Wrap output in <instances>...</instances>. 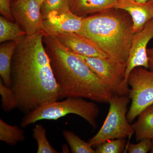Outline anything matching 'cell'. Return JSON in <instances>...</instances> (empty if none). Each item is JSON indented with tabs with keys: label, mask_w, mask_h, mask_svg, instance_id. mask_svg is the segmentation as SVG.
I'll use <instances>...</instances> for the list:
<instances>
[{
	"label": "cell",
	"mask_w": 153,
	"mask_h": 153,
	"mask_svg": "<svg viewBox=\"0 0 153 153\" xmlns=\"http://www.w3.org/2000/svg\"><path fill=\"white\" fill-rule=\"evenodd\" d=\"M44 33L25 36L18 42L11 63V88L17 108L27 113L60 100L59 87L43 43Z\"/></svg>",
	"instance_id": "cell-1"
},
{
	"label": "cell",
	"mask_w": 153,
	"mask_h": 153,
	"mask_svg": "<svg viewBox=\"0 0 153 153\" xmlns=\"http://www.w3.org/2000/svg\"><path fill=\"white\" fill-rule=\"evenodd\" d=\"M43 41L59 85L60 100L79 97L109 102L114 92L75 53L54 36L44 33Z\"/></svg>",
	"instance_id": "cell-2"
},
{
	"label": "cell",
	"mask_w": 153,
	"mask_h": 153,
	"mask_svg": "<svg viewBox=\"0 0 153 153\" xmlns=\"http://www.w3.org/2000/svg\"><path fill=\"white\" fill-rule=\"evenodd\" d=\"M77 33L93 42L108 58L126 62L135 34L129 14L114 8L83 18Z\"/></svg>",
	"instance_id": "cell-3"
},
{
	"label": "cell",
	"mask_w": 153,
	"mask_h": 153,
	"mask_svg": "<svg viewBox=\"0 0 153 153\" xmlns=\"http://www.w3.org/2000/svg\"><path fill=\"white\" fill-rule=\"evenodd\" d=\"M99 111L98 105L94 102L79 97H68L63 101L45 103L27 113L20 124L22 127L25 128L38 121L56 120L67 115L74 114L83 118L95 128L97 127V119Z\"/></svg>",
	"instance_id": "cell-4"
},
{
	"label": "cell",
	"mask_w": 153,
	"mask_h": 153,
	"mask_svg": "<svg viewBox=\"0 0 153 153\" xmlns=\"http://www.w3.org/2000/svg\"><path fill=\"white\" fill-rule=\"evenodd\" d=\"M130 100L128 95L114 94L111 97L104 123L98 132L88 140L93 147L97 148L108 140L131 137L134 130L127 117V105Z\"/></svg>",
	"instance_id": "cell-5"
},
{
	"label": "cell",
	"mask_w": 153,
	"mask_h": 153,
	"mask_svg": "<svg viewBox=\"0 0 153 153\" xmlns=\"http://www.w3.org/2000/svg\"><path fill=\"white\" fill-rule=\"evenodd\" d=\"M128 84L131 87L128 96L131 103L127 117L131 123L153 104V71L142 66L134 68L129 75Z\"/></svg>",
	"instance_id": "cell-6"
},
{
	"label": "cell",
	"mask_w": 153,
	"mask_h": 153,
	"mask_svg": "<svg viewBox=\"0 0 153 153\" xmlns=\"http://www.w3.org/2000/svg\"><path fill=\"white\" fill-rule=\"evenodd\" d=\"M153 38V19L145 25L143 28L134 35L131 47L127 61L125 77L118 95H128L129 88L128 84L129 75L136 67L149 68L147 45Z\"/></svg>",
	"instance_id": "cell-7"
},
{
	"label": "cell",
	"mask_w": 153,
	"mask_h": 153,
	"mask_svg": "<svg viewBox=\"0 0 153 153\" xmlns=\"http://www.w3.org/2000/svg\"><path fill=\"white\" fill-rule=\"evenodd\" d=\"M74 53L111 89L115 94H118L125 77L126 62L113 60L108 57H86Z\"/></svg>",
	"instance_id": "cell-8"
},
{
	"label": "cell",
	"mask_w": 153,
	"mask_h": 153,
	"mask_svg": "<svg viewBox=\"0 0 153 153\" xmlns=\"http://www.w3.org/2000/svg\"><path fill=\"white\" fill-rule=\"evenodd\" d=\"M11 11L14 20L27 36L41 32L43 18L41 7L36 0H12Z\"/></svg>",
	"instance_id": "cell-9"
},
{
	"label": "cell",
	"mask_w": 153,
	"mask_h": 153,
	"mask_svg": "<svg viewBox=\"0 0 153 153\" xmlns=\"http://www.w3.org/2000/svg\"><path fill=\"white\" fill-rule=\"evenodd\" d=\"M83 18L69 11L43 20L41 30L45 34L54 37L63 33H77L82 27Z\"/></svg>",
	"instance_id": "cell-10"
},
{
	"label": "cell",
	"mask_w": 153,
	"mask_h": 153,
	"mask_svg": "<svg viewBox=\"0 0 153 153\" xmlns=\"http://www.w3.org/2000/svg\"><path fill=\"white\" fill-rule=\"evenodd\" d=\"M55 37L60 44L71 52L86 57H108L93 42L77 33H63Z\"/></svg>",
	"instance_id": "cell-11"
},
{
	"label": "cell",
	"mask_w": 153,
	"mask_h": 153,
	"mask_svg": "<svg viewBox=\"0 0 153 153\" xmlns=\"http://www.w3.org/2000/svg\"><path fill=\"white\" fill-rule=\"evenodd\" d=\"M114 8L127 12L133 22L134 33L142 30L145 25L153 19V1L140 2L134 0H118Z\"/></svg>",
	"instance_id": "cell-12"
},
{
	"label": "cell",
	"mask_w": 153,
	"mask_h": 153,
	"mask_svg": "<svg viewBox=\"0 0 153 153\" xmlns=\"http://www.w3.org/2000/svg\"><path fill=\"white\" fill-rule=\"evenodd\" d=\"M118 0H69L70 11L78 16L85 18L113 8Z\"/></svg>",
	"instance_id": "cell-13"
},
{
	"label": "cell",
	"mask_w": 153,
	"mask_h": 153,
	"mask_svg": "<svg viewBox=\"0 0 153 153\" xmlns=\"http://www.w3.org/2000/svg\"><path fill=\"white\" fill-rule=\"evenodd\" d=\"M19 41L4 42L0 46V75L3 83L11 86V63L14 52Z\"/></svg>",
	"instance_id": "cell-14"
},
{
	"label": "cell",
	"mask_w": 153,
	"mask_h": 153,
	"mask_svg": "<svg viewBox=\"0 0 153 153\" xmlns=\"http://www.w3.org/2000/svg\"><path fill=\"white\" fill-rule=\"evenodd\" d=\"M137 120L132 125L136 140L153 139V104L145 108L138 116Z\"/></svg>",
	"instance_id": "cell-15"
},
{
	"label": "cell",
	"mask_w": 153,
	"mask_h": 153,
	"mask_svg": "<svg viewBox=\"0 0 153 153\" xmlns=\"http://www.w3.org/2000/svg\"><path fill=\"white\" fill-rule=\"evenodd\" d=\"M24 31L16 22L9 21L4 17H0V42L8 41H19L26 36Z\"/></svg>",
	"instance_id": "cell-16"
},
{
	"label": "cell",
	"mask_w": 153,
	"mask_h": 153,
	"mask_svg": "<svg viewBox=\"0 0 153 153\" xmlns=\"http://www.w3.org/2000/svg\"><path fill=\"white\" fill-rule=\"evenodd\" d=\"M25 132L16 126H11L0 119V140L13 146L25 140Z\"/></svg>",
	"instance_id": "cell-17"
},
{
	"label": "cell",
	"mask_w": 153,
	"mask_h": 153,
	"mask_svg": "<svg viewBox=\"0 0 153 153\" xmlns=\"http://www.w3.org/2000/svg\"><path fill=\"white\" fill-rule=\"evenodd\" d=\"M43 20L70 11L69 0H44L41 5Z\"/></svg>",
	"instance_id": "cell-18"
},
{
	"label": "cell",
	"mask_w": 153,
	"mask_h": 153,
	"mask_svg": "<svg viewBox=\"0 0 153 153\" xmlns=\"http://www.w3.org/2000/svg\"><path fill=\"white\" fill-rule=\"evenodd\" d=\"M63 136L73 153H96L95 150L88 143L84 141L73 132L68 130L63 131Z\"/></svg>",
	"instance_id": "cell-19"
},
{
	"label": "cell",
	"mask_w": 153,
	"mask_h": 153,
	"mask_svg": "<svg viewBox=\"0 0 153 153\" xmlns=\"http://www.w3.org/2000/svg\"><path fill=\"white\" fill-rule=\"evenodd\" d=\"M33 137L38 144V153H58L47 138V131L40 124H36L33 129Z\"/></svg>",
	"instance_id": "cell-20"
},
{
	"label": "cell",
	"mask_w": 153,
	"mask_h": 153,
	"mask_svg": "<svg viewBox=\"0 0 153 153\" xmlns=\"http://www.w3.org/2000/svg\"><path fill=\"white\" fill-rule=\"evenodd\" d=\"M0 94L1 107L5 111H11L17 108V102L13 90L11 87L7 86L0 79Z\"/></svg>",
	"instance_id": "cell-21"
},
{
	"label": "cell",
	"mask_w": 153,
	"mask_h": 153,
	"mask_svg": "<svg viewBox=\"0 0 153 153\" xmlns=\"http://www.w3.org/2000/svg\"><path fill=\"white\" fill-rule=\"evenodd\" d=\"M125 139L108 140L98 146L96 153H122L126 149Z\"/></svg>",
	"instance_id": "cell-22"
},
{
	"label": "cell",
	"mask_w": 153,
	"mask_h": 153,
	"mask_svg": "<svg viewBox=\"0 0 153 153\" xmlns=\"http://www.w3.org/2000/svg\"><path fill=\"white\" fill-rule=\"evenodd\" d=\"M153 146L152 139H145L137 144L129 143L126 151L129 153H146L151 150Z\"/></svg>",
	"instance_id": "cell-23"
},
{
	"label": "cell",
	"mask_w": 153,
	"mask_h": 153,
	"mask_svg": "<svg viewBox=\"0 0 153 153\" xmlns=\"http://www.w3.org/2000/svg\"><path fill=\"white\" fill-rule=\"evenodd\" d=\"M12 0H0V13L2 16L11 22H13L14 19L11 11Z\"/></svg>",
	"instance_id": "cell-24"
},
{
	"label": "cell",
	"mask_w": 153,
	"mask_h": 153,
	"mask_svg": "<svg viewBox=\"0 0 153 153\" xmlns=\"http://www.w3.org/2000/svg\"><path fill=\"white\" fill-rule=\"evenodd\" d=\"M148 57H149V68L153 71V50L151 49H147Z\"/></svg>",
	"instance_id": "cell-25"
},
{
	"label": "cell",
	"mask_w": 153,
	"mask_h": 153,
	"mask_svg": "<svg viewBox=\"0 0 153 153\" xmlns=\"http://www.w3.org/2000/svg\"><path fill=\"white\" fill-rule=\"evenodd\" d=\"M36 1L38 3V4H39V5H40L41 7V5H42V3L44 2V0H36Z\"/></svg>",
	"instance_id": "cell-26"
},
{
	"label": "cell",
	"mask_w": 153,
	"mask_h": 153,
	"mask_svg": "<svg viewBox=\"0 0 153 153\" xmlns=\"http://www.w3.org/2000/svg\"><path fill=\"white\" fill-rule=\"evenodd\" d=\"M134 1L140 2H145L148 1H153V0H134Z\"/></svg>",
	"instance_id": "cell-27"
},
{
	"label": "cell",
	"mask_w": 153,
	"mask_h": 153,
	"mask_svg": "<svg viewBox=\"0 0 153 153\" xmlns=\"http://www.w3.org/2000/svg\"><path fill=\"white\" fill-rule=\"evenodd\" d=\"M151 153H153V146L152 148V149H151Z\"/></svg>",
	"instance_id": "cell-28"
},
{
	"label": "cell",
	"mask_w": 153,
	"mask_h": 153,
	"mask_svg": "<svg viewBox=\"0 0 153 153\" xmlns=\"http://www.w3.org/2000/svg\"><path fill=\"white\" fill-rule=\"evenodd\" d=\"M152 141H153V139H152Z\"/></svg>",
	"instance_id": "cell-29"
},
{
	"label": "cell",
	"mask_w": 153,
	"mask_h": 153,
	"mask_svg": "<svg viewBox=\"0 0 153 153\" xmlns=\"http://www.w3.org/2000/svg\"><path fill=\"white\" fill-rule=\"evenodd\" d=\"M152 50H153V47L152 48Z\"/></svg>",
	"instance_id": "cell-30"
}]
</instances>
